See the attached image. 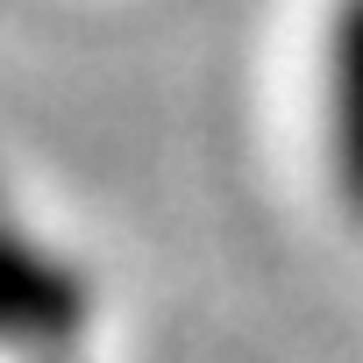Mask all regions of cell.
Returning <instances> with one entry per match:
<instances>
[{
  "label": "cell",
  "instance_id": "7a4b0ae2",
  "mask_svg": "<svg viewBox=\"0 0 363 363\" xmlns=\"http://www.w3.org/2000/svg\"><path fill=\"white\" fill-rule=\"evenodd\" d=\"M320 135L335 193L363 221V0H335L320 36Z\"/></svg>",
  "mask_w": 363,
  "mask_h": 363
},
{
  "label": "cell",
  "instance_id": "6da1fadb",
  "mask_svg": "<svg viewBox=\"0 0 363 363\" xmlns=\"http://www.w3.org/2000/svg\"><path fill=\"white\" fill-rule=\"evenodd\" d=\"M93 320V292L65 250L29 235L22 221H0V356L22 363H72Z\"/></svg>",
  "mask_w": 363,
  "mask_h": 363
}]
</instances>
